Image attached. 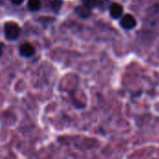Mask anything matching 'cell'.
Listing matches in <instances>:
<instances>
[{
    "mask_svg": "<svg viewBox=\"0 0 159 159\" xmlns=\"http://www.w3.org/2000/svg\"><path fill=\"white\" fill-rule=\"evenodd\" d=\"M136 24H137V21H136L135 18L130 14H126L123 17V19L121 20V25L127 30L134 28L136 26Z\"/></svg>",
    "mask_w": 159,
    "mask_h": 159,
    "instance_id": "cell-2",
    "label": "cell"
},
{
    "mask_svg": "<svg viewBox=\"0 0 159 159\" xmlns=\"http://www.w3.org/2000/svg\"><path fill=\"white\" fill-rule=\"evenodd\" d=\"M3 48H4V46H3L2 43H0V57H1L2 54H3Z\"/></svg>",
    "mask_w": 159,
    "mask_h": 159,
    "instance_id": "cell-9",
    "label": "cell"
},
{
    "mask_svg": "<svg viewBox=\"0 0 159 159\" xmlns=\"http://www.w3.org/2000/svg\"><path fill=\"white\" fill-rule=\"evenodd\" d=\"M41 7V0H29L28 1V8L31 11H36Z\"/></svg>",
    "mask_w": 159,
    "mask_h": 159,
    "instance_id": "cell-6",
    "label": "cell"
},
{
    "mask_svg": "<svg viewBox=\"0 0 159 159\" xmlns=\"http://www.w3.org/2000/svg\"><path fill=\"white\" fill-rule=\"evenodd\" d=\"M83 4L85 7H87L89 8H92L96 6L97 0H83Z\"/></svg>",
    "mask_w": 159,
    "mask_h": 159,
    "instance_id": "cell-7",
    "label": "cell"
},
{
    "mask_svg": "<svg viewBox=\"0 0 159 159\" xmlns=\"http://www.w3.org/2000/svg\"><path fill=\"white\" fill-rule=\"evenodd\" d=\"M4 32H5L6 37L8 40H15L19 37L20 33V29L17 23L9 21V22L5 24Z\"/></svg>",
    "mask_w": 159,
    "mask_h": 159,
    "instance_id": "cell-1",
    "label": "cell"
},
{
    "mask_svg": "<svg viewBox=\"0 0 159 159\" xmlns=\"http://www.w3.org/2000/svg\"><path fill=\"white\" fill-rule=\"evenodd\" d=\"M34 51L35 50H34V46L32 44H30V43H24L20 48V55L23 56V57H26V58L33 56L34 54Z\"/></svg>",
    "mask_w": 159,
    "mask_h": 159,
    "instance_id": "cell-3",
    "label": "cell"
},
{
    "mask_svg": "<svg viewBox=\"0 0 159 159\" xmlns=\"http://www.w3.org/2000/svg\"><path fill=\"white\" fill-rule=\"evenodd\" d=\"M24 0H11V2L15 5H20Z\"/></svg>",
    "mask_w": 159,
    "mask_h": 159,
    "instance_id": "cell-8",
    "label": "cell"
},
{
    "mask_svg": "<svg viewBox=\"0 0 159 159\" xmlns=\"http://www.w3.org/2000/svg\"><path fill=\"white\" fill-rule=\"evenodd\" d=\"M75 10H76L77 14H78L80 17H82V18H87V17H89V16L90 15V8L85 7L84 5H83V6L77 7Z\"/></svg>",
    "mask_w": 159,
    "mask_h": 159,
    "instance_id": "cell-5",
    "label": "cell"
},
{
    "mask_svg": "<svg viewBox=\"0 0 159 159\" xmlns=\"http://www.w3.org/2000/svg\"><path fill=\"white\" fill-rule=\"evenodd\" d=\"M123 12V7L118 3H113L110 7V14L113 18L116 19L121 16Z\"/></svg>",
    "mask_w": 159,
    "mask_h": 159,
    "instance_id": "cell-4",
    "label": "cell"
}]
</instances>
